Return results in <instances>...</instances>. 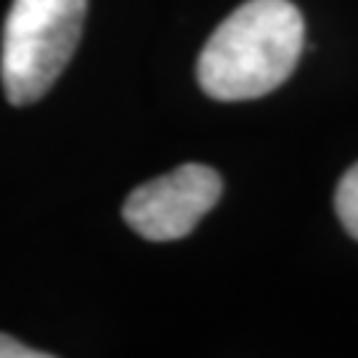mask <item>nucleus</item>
<instances>
[{"label":"nucleus","instance_id":"1","mask_svg":"<svg viewBox=\"0 0 358 358\" xmlns=\"http://www.w3.org/2000/svg\"><path fill=\"white\" fill-rule=\"evenodd\" d=\"M303 45L306 24L289 0H247L205 43L199 88L217 101L260 99L289 80Z\"/></svg>","mask_w":358,"mask_h":358},{"label":"nucleus","instance_id":"2","mask_svg":"<svg viewBox=\"0 0 358 358\" xmlns=\"http://www.w3.org/2000/svg\"><path fill=\"white\" fill-rule=\"evenodd\" d=\"M85 8L88 0H13L0 53L8 101L27 106L48 93L80 43Z\"/></svg>","mask_w":358,"mask_h":358},{"label":"nucleus","instance_id":"3","mask_svg":"<svg viewBox=\"0 0 358 358\" xmlns=\"http://www.w3.org/2000/svg\"><path fill=\"white\" fill-rule=\"evenodd\" d=\"M220 194L223 180L215 170L189 162L130 192L122 217L149 242H176L196 229V223L217 205Z\"/></svg>","mask_w":358,"mask_h":358},{"label":"nucleus","instance_id":"4","mask_svg":"<svg viewBox=\"0 0 358 358\" xmlns=\"http://www.w3.org/2000/svg\"><path fill=\"white\" fill-rule=\"evenodd\" d=\"M334 210L348 234L358 239V162L340 180L334 192Z\"/></svg>","mask_w":358,"mask_h":358},{"label":"nucleus","instance_id":"5","mask_svg":"<svg viewBox=\"0 0 358 358\" xmlns=\"http://www.w3.org/2000/svg\"><path fill=\"white\" fill-rule=\"evenodd\" d=\"M0 358H48V353L22 345L19 340H13L8 334H0Z\"/></svg>","mask_w":358,"mask_h":358}]
</instances>
